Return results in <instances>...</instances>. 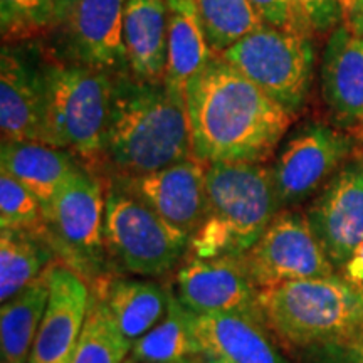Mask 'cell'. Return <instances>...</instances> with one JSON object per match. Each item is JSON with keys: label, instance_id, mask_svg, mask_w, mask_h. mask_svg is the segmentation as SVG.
<instances>
[{"label": "cell", "instance_id": "6da1fadb", "mask_svg": "<svg viewBox=\"0 0 363 363\" xmlns=\"http://www.w3.org/2000/svg\"><path fill=\"white\" fill-rule=\"evenodd\" d=\"M192 157L203 163H267L294 118L219 54L185 84Z\"/></svg>", "mask_w": 363, "mask_h": 363}, {"label": "cell", "instance_id": "7a4b0ae2", "mask_svg": "<svg viewBox=\"0 0 363 363\" xmlns=\"http://www.w3.org/2000/svg\"><path fill=\"white\" fill-rule=\"evenodd\" d=\"M190 157L185 93L165 81L116 76L98 177L108 180L147 175Z\"/></svg>", "mask_w": 363, "mask_h": 363}, {"label": "cell", "instance_id": "3957f363", "mask_svg": "<svg viewBox=\"0 0 363 363\" xmlns=\"http://www.w3.org/2000/svg\"><path fill=\"white\" fill-rule=\"evenodd\" d=\"M281 212L271 165L247 162L208 163L207 214L185 256H242Z\"/></svg>", "mask_w": 363, "mask_h": 363}, {"label": "cell", "instance_id": "277c9868", "mask_svg": "<svg viewBox=\"0 0 363 363\" xmlns=\"http://www.w3.org/2000/svg\"><path fill=\"white\" fill-rule=\"evenodd\" d=\"M259 305L271 333L296 350L348 343L363 335V293L338 272L261 289Z\"/></svg>", "mask_w": 363, "mask_h": 363}, {"label": "cell", "instance_id": "5b68a950", "mask_svg": "<svg viewBox=\"0 0 363 363\" xmlns=\"http://www.w3.org/2000/svg\"><path fill=\"white\" fill-rule=\"evenodd\" d=\"M43 54L48 84L45 143L71 152L98 175L116 76Z\"/></svg>", "mask_w": 363, "mask_h": 363}, {"label": "cell", "instance_id": "8992f818", "mask_svg": "<svg viewBox=\"0 0 363 363\" xmlns=\"http://www.w3.org/2000/svg\"><path fill=\"white\" fill-rule=\"evenodd\" d=\"M106 184L101 177L78 163L45 207V239L57 259L79 274L86 284L116 274L104 249Z\"/></svg>", "mask_w": 363, "mask_h": 363}, {"label": "cell", "instance_id": "52a82bcc", "mask_svg": "<svg viewBox=\"0 0 363 363\" xmlns=\"http://www.w3.org/2000/svg\"><path fill=\"white\" fill-rule=\"evenodd\" d=\"M104 249L116 274L162 278L177 269L190 238L160 219L142 201L106 180Z\"/></svg>", "mask_w": 363, "mask_h": 363}, {"label": "cell", "instance_id": "ba28073f", "mask_svg": "<svg viewBox=\"0 0 363 363\" xmlns=\"http://www.w3.org/2000/svg\"><path fill=\"white\" fill-rule=\"evenodd\" d=\"M219 56L294 120L305 113L316 79L315 40L264 24Z\"/></svg>", "mask_w": 363, "mask_h": 363}, {"label": "cell", "instance_id": "9c48e42d", "mask_svg": "<svg viewBox=\"0 0 363 363\" xmlns=\"http://www.w3.org/2000/svg\"><path fill=\"white\" fill-rule=\"evenodd\" d=\"M363 145L326 120L301 121L281 142L271 175L281 211L311 202Z\"/></svg>", "mask_w": 363, "mask_h": 363}, {"label": "cell", "instance_id": "30bf717a", "mask_svg": "<svg viewBox=\"0 0 363 363\" xmlns=\"http://www.w3.org/2000/svg\"><path fill=\"white\" fill-rule=\"evenodd\" d=\"M126 0H61L56 21L40 48L66 65L128 74L123 45Z\"/></svg>", "mask_w": 363, "mask_h": 363}, {"label": "cell", "instance_id": "8fae6325", "mask_svg": "<svg viewBox=\"0 0 363 363\" xmlns=\"http://www.w3.org/2000/svg\"><path fill=\"white\" fill-rule=\"evenodd\" d=\"M242 259L259 289L337 274V267L313 234L305 212L298 208L281 211L259 240L242 254Z\"/></svg>", "mask_w": 363, "mask_h": 363}, {"label": "cell", "instance_id": "7c38bea8", "mask_svg": "<svg viewBox=\"0 0 363 363\" xmlns=\"http://www.w3.org/2000/svg\"><path fill=\"white\" fill-rule=\"evenodd\" d=\"M172 289L180 305L194 315H240L264 323L261 289L252 283L242 256H185Z\"/></svg>", "mask_w": 363, "mask_h": 363}, {"label": "cell", "instance_id": "4fadbf2b", "mask_svg": "<svg viewBox=\"0 0 363 363\" xmlns=\"http://www.w3.org/2000/svg\"><path fill=\"white\" fill-rule=\"evenodd\" d=\"M48 84L39 43L7 45L0 54L2 140L45 143Z\"/></svg>", "mask_w": 363, "mask_h": 363}, {"label": "cell", "instance_id": "5bb4252c", "mask_svg": "<svg viewBox=\"0 0 363 363\" xmlns=\"http://www.w3.org/2000/svg\"><path fill=\"white\" fill-rule=\"evenodd\" d=\"M305 216L328 259L340 269L363 240V148L308 203Z\"/></svg>", "mask_w": 363, "mask_h": 363}, {"label": "cell", "instance_id": "9a60e30c", "mask_svg": "<svg viewBox=\"0 0 363 363\" xmlns=\"http://www.w3.org/2000/svg\"><path fill=\"white\" fill-rule=\"evenodd\" d=\"M207 169L208 163L190 157L147 175L108 180L135 195L174 229L192 238L207 214Z\"/></svg>", "mask_w": 363, "mask_h": 363}, {"label": "cell", "instance_id": "2e32d148", "mask_svg": "<svg viewBox=\"0 0 363 363\" xmlns=\"http://www.w3.org/2000/svg\"><path fill=\"white\" fill-rule=\"evenodd\" d=\"M318 83L326 121L363 145V38L347 24L326 39Z\"/></svg>", "mask_w": 363, "mask_h": 363}, {"label": "cell", "instance_id": "e0dca14e", "mask_svg": "<svg viewBox=\"0 0 363 363\" xmlns=\"http://www.w3.org/2000/svg\"><path fill=\"white\" fill-rule=\"evenodd\" d=\"M91 289L69 267L49 269V301L35 335L29 363H71L88 316Z\"/></svg>", "mask_w": 363, "mask_h": 363}, {"label": "cell", "instance_id": "ac0fdd59", "mask_svg": "<svg viewBox=\"0 0 363 363\" xmlns=\"http://www.w3.org/2000/svg\"><path fill=\"white\" fill-rule=\"evenodd\" d=\"M194 333L211 363H289L266 323L240 315H194Z\"/></svg>", "mask_w": 363, "mask_h": 363}, {"label": "cell", "instance_id": "d6986e66", "mask_svg": "<svg viewBox=\"0 0 363 363\" xmlns=\"http://www.w3.org/2000/svg\"><path fill=\"white\" fill-rule=\"evenodd\" d=\"M123 45L128 74L163 83L169 62V17L165 0H126Z\"/></svg>", "mask_w": 363, "mask_h": 363}, {"label": "cell", "instance_id": "ffe728a7", "mask_svg": "<svg viewBox=\"0 0 363 363\" xmlns=\"http://www.w3.org/2000/svg\"><path fill=\"white\" fill-rule=\"evenodd\" d=\"M89 289L103 298L118 330L131 343L160 323L169 311L172 296V288L125 274H110Z\"/></svg>", "mask_w": 363, "mask_h": 363}, {"label": "cell", "instance_id": "44dd1931", "mask_svg": "<svg viewBox=\"0 0 363 363\" xmlns=\"http://www.w3.org/2000/svg\"><path fill=\"white\" fill-rule=\"evenodd\" d=\"M78 163V158L67 150L40 142L2 140L0 148V172L30 190L44 211Z\"/></svg>", "mask_w": 363, "mask_h": 363}, {"label": "cell", "instance_id": "7402d4cb", "mask_svg": "<svg viewBox=\"0 0 363 363\" xmlns=\"http://www.w3.org/2000/svg\"><path fill=\"white\" fill-rule=\"evenodd\" d=\"M169 17V62L165 83L185 93V84L214 56L199 19L195 0H165Z\"/></svg>", "mask_w": 363, "mask_h": 363}, {"label": "cell", "instance_id": "603a6c76", "mask_svg": "<svg viewBox=\"0 0 363 363\" xmlns=\"http://www.w3.org/2000/svg\"><path fill=\"white\" fill-rule=\"evenodd\" d=\"M49 301V271L0 308L2 363H29L33 345Z\"/></svg>", "mask_w": 363, "mask_h": 363}, {"label": "cell", "instance_id": "cb8c5ba5", "mask_svg": "<svg viewBox=\"0 0 363 363\" xmlns=\"http://www.w3.org/2000/svg\"><path fill=\"white\" fill-rule=\"evenodd\" d=\"M61 262L45 235L0 229V299L7 301Z\"/></svg>", "mask_w": 363, "mask_h": 363}, {"label": "cell", "instance_id": "d4e9b609", "mask_svg": "<svg viewBox=\"0 0 363 363\" xmlns=\"http://www.w3.org/2000/svg\"><path fill=\"white\" fill-rule=\"evenodd\" d=\"M194 313L180 305L172 289L167 315L147 335L136 340L130 355L138 363H194L202 358L194 333Z\"/></svg>", "mask_w": 363, "mask_h": 363}, {"label": "cell", "instance_id": "484cf974", "mask_svg": "<svg viewBox=\"0 0 363 363\" xmlns=\"http://www.w3.org/2000/svg\"><path fill=\"white\" fill-rule=\"evenodd\" d=\"M133 343L123 337L98 293L91 291L88 316L71 363H123Z\"/></svg>", "mask_w": 363, "mask_h": 363}, {"label": "cell", "instance_id": "4316f807", "mask_svg": "<svg viewBox=\"0 0 363 363\" xmlns=\"http://www.w3.org/2000/svg\"><path fill=\"white\" fill-rule=\"evenodd\" d=\"M195 7L214 54H222L264 26L249 0H195Z\"/></svg>", "mask_w": 363, "mask_h": 363}, {"label": "cell", "instance_id": "83f0119b", "mask_svg": "<svg viewBox=\"0 0 363 363\" xmlns=\"http://www.w3.org/2000/svg\"><path fill=\"white\" fill-rule=\"evenodd\" d=\"M61 0H0L2 44L40 43L51 33Z\"/></svg>", "mask_w": 363, "mask_h": 363}, {"label": "cell", "instance_id": "f1b7e54d", "mask_svg": "<svg viewBox=\"0 0 363 363\" xmlns=\"http://www.w3.org/2000/svg\"><path fill=\"white\" fill-rule=\"evenodd\" d=\"M0 227L45 235L43 203L6 172H0Z\"/></svg>", "mask_w": 363, "mask_h": 363}, {"label": "cell", "instance_id": "f546056e", "mask_svg": "<svg viewBox=\"0 0 363 363\" xmlns=\"http://www.w3.org/2000/svg\"><path fill=\"white\" fill-rule=\"evenodd\" d=\"M299 19L311 40L328 39L345 24V11L337 0H296Z\"/></svg>", "mask_w": 363, "mask_h": 363}, {"label": "cell", "instance_id": "4dcf8cb0", "mask_svg": "<svg viewBox=\"0 0 363 363\" xmlns=\"http://www.w3.org/2000/svg\"><path fill=\"white\" fill-rule=\"evenodd\" d=\"M249 2L259 16L262 24L308 38L299 19L296 0H249Z\"/></svg>", "mask_w": 363, "mask_h": 363}, {"label": "cell", "instance_id": "1f68e13d", "mask_svg": "<svg viewBox=\"0 0 363 363\" xmlns=\"http://www.w3.org/2000/svg\"><path fill=\"white\" fill-rule=\"evenodd\" d=\"M338 274L345 281H348L353 288L363 293V240L360 246L355 249V252L352 254L350 259L340 267Z\"/></svg>", "mask_w": 363, "mask_h": 363}, {"label": "cell", "instance_id": "d6a6232c", "mask_svg": "<svg viewBox=\"0 0 363 363\" xmlns=\"http://www.w3.org/2000/svg\"><path fill=\"white\" fill-rule=\"evenodd\" d=\"M345 24L348 26V29L357 35H362L363 38V2L355 4L350 9V12L345 16Z\"/></svg>", "mask_w": 363, "mask_h": 363}, {"label": "cell", "instance_id": "836d02e7", "mask_svg": "<svg viewBox=\"0 0 363 363\" xmlns=\"http://www.w3.org/2000/svg\"><path fill=\"white\" fill-rule=\"evenodd\" d=\"M310 352L313 355V362L315 363H342V362L335 360V358L325 355V353H321V352H316V350H310Z\"/></svg>", "mask_w": 363, "mask_h": 363}, {"label": "cell", "instance_id": "e575fe53", "mask_svg": "<svg viewBox=\"0 0 363 363\" xmlns=\"http://www.w3.org/2000/svg\"><path fill=\"white\" fill-rule=\"evenodd\" d=\"M337 2L342 6V9L345 11V16H347V13L350 12V9L353 7V4H355V0H337Z\"/></svg>", "mask_w": 363, "mask_h": 363}, {"label": "cell", "instance_id": "d590c367", "mask_svg": "<svg viewBox=\"0 0 363 363\" xmlns=\"http://www.w3.org/2000/svg\"><path fill=\"white\" fill-rule=\"evenodd\" d=\"M123 363H138V362H136V360H135V358H133V357H131V355H130V357H128V358H126V360H125V362H123Z\"/></svg>", "mask_w": 363, "mask_h": 363}, {"label": "cell", "instance_id": "8d00e7d4", "mask_svg": "<svg viewBox=\"0 0 363 363\" xmlns=\"http://www.w3.org/2000/svg\"><path fill=\"white\" fill-rule=\"evenodd\" d=\"M194 363H211V362H207V360H206V358H203V357H202V358H199V360H195Z\"/></svg>", "mask_w": 363, "mask_h": 363}, {"label": "cell", "instance_id": "74e56055", "mask_svg": "<svg viewBox=\"0 0 363 363\" xmlns=\"http://www.w3.org/2000/svg\"><path fill=\"white\" fill-rule=\"evenodd\" d=\"M363 0H355V4H362ZM355 4H353V6H355Z\"/></svg>", "mask_w": 363, "mask_h": 363}]
</instances>
